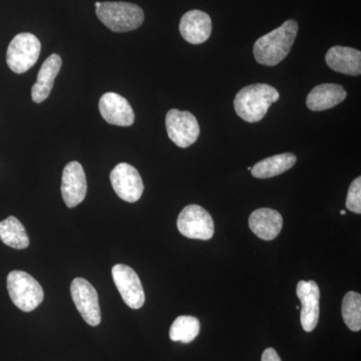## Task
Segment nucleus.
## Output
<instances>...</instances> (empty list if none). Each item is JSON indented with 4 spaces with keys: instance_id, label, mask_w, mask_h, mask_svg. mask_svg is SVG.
Returning a JSON list of instances; mask_svg holds the SVG:
<instances>
[{
    "instance_id": "4",
    "label": "nucleus",
    "mask_w": 361,
    "mask_h": 361,
    "mask_svg": "<svg viewBox=\"0 0 361 361\" xmlns=\"http://www.w3.org/2000/svg\"><path fill=\"white\" fill-rule=\"evenodd\" d=\"M7 290L14 305L25 312L37 310L44 298L42 285L23 271L14 270L9 273Z\"/></svg>"
},
{
    "instance_id": "1",
    "label": "nucleus",
    "mask_w": 361,
    "mask_h": 361,
    "mask_svg": "<svg viewBox=\"0 0 361 361\" xmlns=\"http://www.w3.org/2000/svg\"><path fill=\"white\" fill-rule=\"evenodd\" d=\"M298 32L295 20L285 21L283 25L256 40L253 52L260 65L274 66L290 52Z\"/></svg>"
},
{
    "instance_id": "18",
    "label": "nucleus",
    "mask_w": 361,
    "mask_h": 361,
    "mask_svg": "<svg viewBox=\"0 0 361 361\" xmlns=\"http://www.w3.org/2000/svg\"><path fill=\"white\" fill-rule=\"evenodd\" d=\"M61 68V59L58 54H51L45 59L37 75V82L32 85V99L35 103H42L51 94Z\"/></svg>"
},
{
    "instance_id": "19",
    "label": "nucleus",
    "mask_w": 361,
    "mask_h": 361,
    "mask_svg": "<svg viewBox=\"0 0 361 361\" xmlns=\"http://www.w3.org/2000/svg\"><path fill=\"white\" fill-rule=\"evenodd\" d=\"M297 161L296 156L292 153L280 154V155L270 157L264 160L258 161L251 169L253 177L258 179H269L283 174L286 171L290 170Z\"/></svg>"
},
{
    "instance_id": "11",
    "label": "nucleus",
    "mask_w": 361,
    "mask_h": 361,
    "mask_svg": "<svg viewBox=\"0 0 361 361\" xmlns=\"http://www.w3.org/2000/svg\"><path fill=\"white\" fill-rule=\"evenodd\" d=\"M61 195L68 208H75L85 200L87 191L84 168L78 161H70L63 169Z\"/></svg>"
},
{
    "instance_id": "5",
    "label": "nucleus",
    "mask_w": 361,
    "mask_h": 361,
    "mask_svg": "<svg viewBox=\"0 0 361 361\" xmlns=\"http://www.w3.org/2000/svg\"><path fill=\"white\" fill-rule=\"evenodd\" d=\"M39 39L30 32L16 35L8 45L6 52V63L13 73H23L35 66L39 58Z\"/></svg>"
},
{
    "instance_id": "9",
    "label": "nucleus",
    "mask_w": 361,
    "mask_h": 361,
    "mask_svg": "<svg viewBox=\"0 0 361 361\" xmlns=\"http://www.w3.org/2000/svg\"><path fill=\"white\" fill-rule=\"evenodd\" d=\"M114 282L123 300L132 310H139L144 305L146 296L141 280L130 266L116 264L111 269Z\"/></svg>"
},
{
    "instance_id": "2",
    "label": "nucleus",
    "mask_w": 361,
    "mask_h": 361,
    "mask_svg": "<svg viewBox=\"0 0 361 361\" xmlns=\"http://www.w3.org/2000/svg\"><path fill=\"white\" fill-rule=\"evenodd\" d=\"M279 97L277 90L269 85H247L235 97V111L245 122H260Z\"/></svg>"
},
{
    "instance_id": "12",
    "label": "nucleus",
    "mask_w": 361,
    "mask_h": 361,
    "mask_svg": "<svg viewBox=\"0 0 361 361\" xmlns=\"http://www.w3.org/2000/svg\"><path fill=\"white\" fill-rule=\"evenodd\" d=\"M296 294L301 301V325L306 332L313 331L319 320V287L313 280H301L297 284Z\"/></svg>"
},
{
    "instance_id": "25",
    "label": "nucleus",
    "mask_w": 361,
    "mask_h": 361,
    "mask_svg": "<svg viewBox=\"0 0 361 361\" xmlns=\"http://www.w3.org/2000/svg\"><path fill=\"white\" fill-rule=\"evenodd\" d=\"M341 215H345L346 211L345 210H341Z\"/></svg>"
},
{
    "instance_id": "24",
    "label": "nucleus",
    "mask_w": 361,
    "mask_h": 361,
    "mask_svg": "<svg viewBox=\"0 0 361 361\" xmlns=\"http://www.w3.org/2000/svg\"><path fill=\"white\" fill-rule=\"evenodd\" d=\"M261 361H282L280 356L278 355L277 351L274 348H269L265 349L263 353Z\"/></svg>"
},
{
    "instance_id": "7",
    "label": "nucleus",
    "mask_w": 361,
    "mask_h": 361,
    "mask_svg": "<svg viewBox=\"0 0 361 361\" xmlns=\"http://www.w3.org/2000/svg\"><path fill=\"white\" fill-rule=\"evenodd\" d=\"M166 129L171 141L180 148H188L198 140L200 127L190 111L170 110L166 116Z\"/></svg>"
},
{
    "instance_id": "3",
    "label": "nucleus",
    "mask_w": 361,
    "mask_h": 361,
    "mask_svg": "<svg viewBox=\"0 0 361 361\" xmlns=\"http://www.w3.org/2000/svg\"><path fill=\"white\" fill-rule=\"evenodd\" d=\"M97 18L114 32H128L142 25L145 14L137 4L129 2H96Z\"/></svg>"
},
{
    "instance_id": "10",
    "label": "nucleus",
    "mask_w": 361,
    "mask_h": 361,
    "mask_svg": "<svg viewBox=\"0 0 361 361\" xmlns=\"http://www.w3.org/2000/svg\"><path fill=\"white\" fill-rule=\"evenodd\" d=\"M110 180L113 189L122 200L135 203L141 199L144 183L137 169L130 164L116 165L111 172Z\"/></svg>"
},
{
    "instance_id": "14",
    "label": "nucleus",
    "mask_w": 361,
    "mask_h": 361,
    "mask_svg": "<svg viewBox=\"0 0 361 361\" xmlns=\"http://www.w3.org/2000/svg\"><path fill=\"white\" fill-rule=\"evenodd\" d=\"M179 27L180 35L186 42L192 44H201L210 37L212 20L204 11L194 9L183 16Z\"/></svg>"
},
{
    "instance_id": "16",
    "label": "nucleus",
    "mask_w": 361,
    "mask_h": 361,
    "mask_svg": "<svg viewBox=\"0 0 361 361\" xmlns=\"http://www.w3.org/2000/svg\"><path fill=\"white\" fill-rule=\"evenodd\" d=\"M331 70L344 75L357 77L361 73V52L353 47H334L325 56Z\"/></svg>"
},
{
    "instance_id": "21",
    "label": "nucleus",
    "mask_w": 361,
    "mask_h": 361,
    "mask_svg": "<svg viewBox=\"0 0 361 361\" xmlns=\"http://www.w3.org/2000/svg\"><path fill=\"white\" fill-rule=\"evenodd\" d=\"M200 332V322L194 316L182 315L176 318L170 329V338L173 341L190 343Z\"/></svg>"
},
{
    "instance_id": "8",
    "label": "nucleus",
    "mask_w": 361,
    "mask_h": 361,
    "mask_svg": "<svg viewBox=\"0 0 361 361\" xmlns=\"http://www.w3.org/2000/svg\"><path fill=\"white\" fill-rule=\"evenodd\" d=\"M71 294L85 322L90 326H97L101 323L102 315L99 295L94 287L82 278H75L71 282Z\"/></svg>"
},
{
    "instance_id": "17",
    "label": "nucleus",
    "mask_w": 361,
    "mask_h": 361,
    "mask_svg": "<svg viewBox=\"0 0 361 361\" xmlns=\"http://www.w3.org/2000/svg\"><path fill=\"white\" fill-rule=\"evenodd\" d=\"M348 92L342 85L323 84L313 87L306 99V106L313 111H326L342 103Z\"/></svg>"
},
{
    "instance_id": "6",
    "label": "nucleus",
    "mask_w": 361,
    "mask_h": 361,
    "mask_svg": "<svg viewBox=\"0 0 361 361\" xmlns=\"http://www.w3.org/2000/svg\"><path fill=\"white\" fill-rule=\"evenodd\" d=\"M180 234L190 239L209 240L214 235V221L208 211L199 205L183 209L177 220Z\"/></svg>"
},
{
    "instance_id": "22",
    "label": "nucleus",
    "mask_w": 361,
    "mask_h": 361,
    "mask_svg": "<svg viewBox=\"0 0 361 361\" xmlns=\"http://www.w3.org/2000/svg\"><path fill=\"white\" fill-rule=\"evenodd\" d=\"M342 317L351 331L361 329V295L355 291H349L342 301Z\"/></svg>"
},
{
    "instance_id": "13",
    "label": "nucleus",
    "mask_w": 361,
    "mask_h": 361,
    "mask_svg": "<svg viewBox=\"0 0 361 361\" xmlns=\"http://www.w3.org/2000/svg\"><path fill=\"white\" fill-rule=\"evenodd\" d=\"M104 120L118 127H130L135 122V113L129 102L116 92H106L99 103Z\"/></svg>"
},
{
    "instance_id": "15",
    "label": "nucleus",
    "mask_w": 361,
    "mask_h": 361,
    "mask_svg": "<svg viewBox=\"0 0 361 361\" xmlns=\"http://www.w3.org/2000/svg\"><path fill=\"white\" fill-rule=\"evenodd\" d=\"M249 227L259 238L271 241L281 232L283 218L281 214L273 209H257L249 217Z\"/></svg>"
},
{
    "instance_id": "20",
    "label": "nucleus",
    "mask_w": 361,
    "mask_h": 361,
    "mask_svg": "<svg viewBox=\"0 0 361 361\" xmlns=\"http://www.w3.org/2000/svg\"><path fill=\"white\" fill-rule=\"evenodd\" d=\"M0 240L6 245L18 250H23L30 246V238L25 226L13 216H9L6 220L0 222Z\"/></svg>"
},
{
    "instance_id": "23",
    "label": "nucleus",
    "mask_w": 361,
    "mask_h": 361,
    "mask_svg": "<svg viewBox=\"0 0 361 361\" xmlns=\"http://www.w3.org/2000/svg\"><path fill=\"white\" fill-rule=\"evenodd\" d=\"M346 208L355 214L361 213V178H356L348 189Z\"/></svg>"
}]
</instances>
